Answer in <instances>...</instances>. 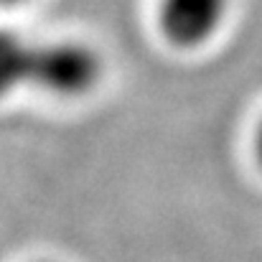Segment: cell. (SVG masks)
<instances>
[{
	"label": "cell",
	"instance_id": "6da1fadb",
	"mask_svg": "<svg viewBox=\"0 0 262 262\" xmlns=\"http://www.w3.org/2000/svg\"><path fill=\"white\" fill-rule=\"evenodd\" d=\"M102 72V56L84 41L56 38L33 46L31 87L51 97H84L99 84Z\"/></svg>",
	"mask_w": 262,
	"mask_h": 262
},
{
	"label": "cell",
	"instance_id": "7a4b0ae2",
	"mask_svg": "<svg viewBox=\"0 0 262 262\" xmlns=\"http://www.w3.org/2000/svg\"><path fill=\"white\" fill-rule=\"evenodd\" d=\"M232 0H158L156 23L176 49L206 46L227 23Z\"/></svg>",
	"mask_w": 262,
	"mask_h": 262
},
{
	"label": "cell",
	"instance_id": "3957f363",
	"mask_svg": "<svg viewBox=\"0 0 262 262\" xmlns=\"http://www.w3.org/2000/svg\"><path fill=\"white\" fill-rule=\"evenodd\" d=\"M33 46L20 33L0 28V99L20 87H31Z\"/></svg>",
	"mask_w": 262,
	"mask_h": 262
},
{
	"label": "cell",
	"instance_id": "277c9868",
	"mask_svg": "<svg viewBox=\"0 0 262 262\" xmlns=\"http://www.w3.org/2000/svg\"><path fill=\"white\" fill-rule=\"evenodd\" d=\"M255 153H257V161L262 166V117L257 122V130H255Z\"/></svg>",
	"mask_w": 262,
	"mask_h": 262
},
{
	"label": "cell",
	"instance_id": "5b68a950",
	"mask_svg": "<svg viewBox=\"0 0 262 262\" xmlns=\"http://www.w3.org/2000/svg\"><path fill=\"white\" fill-rule=\"evenodd\" d=\"M20 3H28V0H0V5H20Z\"/></svg>",
	"mask_w": 262,
	"mask_h": 262
}]
</instances>
